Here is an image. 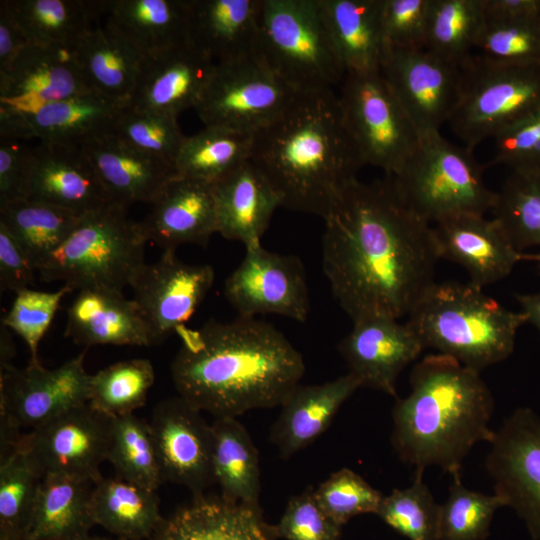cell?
<instances>
[{
	"mask_svg": "<svg viewBox=\"0 0 540 540\" xmlns=\"http://www.w3.org/2000/svg\"><path fill=\"white\" fill-rule=\"evenodd\" d=\"M314 495L325 513L343 526L357 515L376 514L384 495L348 468L332 473Z\"/></svg>",
	"mask_w": 540,
	"mask_h": 540,
	"instance_id": "cell-50",
	"label": "cell"
},
{
	"mask_svg": "<svg viewBox=\"0 0 540 540\" xmlns=\"http://www.w3.org/2000/svg\"><path fill=\"white\" fill-rule=\"evenodd\" d=\"M211 429L213 477L221 496L260 507L259 453L247 429L234 417L215 418Z\"/></svg>",
	"mask_w": 540,
	"mask_h": 540,
	"instance_id": "cell-38",
	"label": "cell"
},
{
	"mask_svg": "<svg viewBox=\"0 0 540 540\" xmlns=\"http://www.w3.org/2000/svg\"><path fill=\"white\" fill-rule=\"evenodd\" d=\"M149 424L163 480L204 495L214 477L212 429L201 411L178 395L159 402Z\"/></svg>",
	"mask_w": 540,
	"mask_h": 540,
	"instance_id": "cell-18",
	"label": "cell"
},
{
	"mask_svg": "<svg viewBox=\"0 0 540 540\" xmlns=\"http://www.w3.org/2000/svg\"><path fill=\"white\" fill-rule=\"evenodd\" d=\"M107 461L118 477L144 488L164 482L150 424L134 414L111 418Z\"/></svg>",
	"mask_w": 540,
	"mask_h": 540,
	"instance_id": "cell-42",
	"label": "cell"
},
{
	"mask_svg": "<svg viewBox=\"0 0 540 540\" xmlns=\"http://www.w3.org/2000/svg\"><path fill=\"white\" fill-rule=\"evenodd\" d=\"M526 322L531 323L540 334V292L516 295Z\"/></svg>",
	"mask_w": 540,
	"mask_h": 540,
	"instance_id": "cell-59",
	"label": "cell"
},
{
	"mask_svg": "<svg viewBox=\"0 0 540 540\" xmlns=\"http://www.w3.org/2000/svg\"><path fill=\"white\" fill-rule=\"evenodd\" d=\"M261 0H190L189 42L215 63L256 57Z\"/></svg>",
	"mask_w": 540,
	"mask_h": 540,
	"instance_id": "cell-30",
	"label": "cell"
},
{
	"mask_svg": "<svg viewBox=\"0 0 540 540\" xmlns=\"http://www.w3.org/2000/svg\"><path fill=\"white\" fill-rule=\"evenodd\" d=\"M105 14L144 59L189 42L190 0H109Z\"/></svg>",
	"mask_w": 540,
	"mask_h": 540,
	"instance_id": "cell-32",
	"label": "cell"
},
{
	"mask_svg": "<svg viewBox=\"0 0 540 540\" xmlns=\"http://www.w3.org/2000/svg\"><path fill=\"white\" fill-rule=\"evenodd\" d=\"M360 387V381L349 372L322 384L297 385L280 406L270 432V441L280 456L288 459L321 436Z\"/></svg>",
	"mask_w": 540,
	"mask_h": 540,
	"instance_id": "cell-29",
	"label": "cell"
},
{
	"mask_svg": "<svg viewBox=\"0 0 540 540\" xmlns=\"http://www.w3.org/2000/svg\"><path fill=\"white\" fill-rule=\"evenodd\" d=\"M440 259L459 264L475 286L496 283L524 260L498 222L479 214H459L432 226Z\"/></svg>",
	"mask_w": 540,
	"mask_h": 540,
	"instance_id": "cell-23",
	"label": "cell"
},
{
	"mask_svg": "<svg viewBox=\"0 0 540 540\" xmlns=\"http://www.w3.org/2000/svg\"><path fill=\"white\" fill-rule=\"evenodd\" d=\"M493 164L518 172L540 171V110L494 137Z\"/></svg>",
	"mask_w": 540,
	"mask_h": 540,
	"instance_id": "cell-54",
	"label": "cell"
},
{
	"mask_svg": "<svg viewBox=\"0 0 540 540\" xmlns=\"http://www.w3.org/2000/svg\"><path fill=\"white\" fill-rule=\"evenodd\" d=\"M297 95L256 57L216 63L194 108L205 126L255 133Z\"/></svg>",
	"mask_w": 540,
	"mask_h": 540,
	"instance_id": "cell-11",
	"label": "cell"
},
{
	"mask_svg": "<svg viewBox=\"0 0 540 540\" xmlns=\"http://www.w3.org/2000/svg\"><path fill=\"white\" fill-rule=\"evenodd\" d=\"M127 207L109 203L81 215L64 243L38 267L45 282L62 281L72 290L102 287L123 292L145 264L147 242Z\"/></svg>",
	"mask_w": 540,
	"mask_h": 540,
	"instance_id": "cell-6",
	"label": "cell"
},
{
	"mask_svg": "<svg viewBox=\"0 0 540 540\" xmlns=\"http://www.w3.org/2000/svg\"><path fill=\"white\" fill-rule=\"evenodd\" d=\"M523 259L524 260L537 261L539 263V265H540V253H537V254H524Z\"/></svg>",
	"mask_w": 540,
	"mask_h": 540,
	"instance_id": "cell-62",
	"label": "cell"
},
{
	"mask_svg": "<svg viewBox=\"0 0 540 540\" xmlns=\"http://www.w3.org/2000/svg\"><path fill=\"white\" fill-rule=\"evenodd\" d=\"M485 466L494 493L524 521L530 536L540 540V417L519 407L494 431Z\"/></svg>",
	"mask_w": 540,
	"mask_h": 540,
	"instance_id": "cell-12",
	"label": "cell"
},
{
	"mask_svg": "<svg viewBox=\"0 0 540 540\" xmlns=\"http://www.w3.org/2000/svg\"><path fill=\"white\" fill-rule=\"evenodd\" d=\"M250 161L281 207L322 219L363 166L334 90L297 93L254 133Z\"/></svg>",
	"mask_w": 540,
	"mask_h": 540,
	"instance_id": "cell-3",
	"label": "cell"
},
{
	"mask_svg": "<svg viewBox=\"0 0 540 540\" xmlns=\"http://www.w3.org/2000/svg\"><path fill=\"white\" fill-rule=\"evenodd\" d=\"M154 381V368L148 359L114 363L91 375L88 404L109 418L133 414L145 404Z\"/></svg>",
	"mask_w": 540,
	"mask_h": 540,
	"instance_id": "cell-43",
	"label": "cell"
},
{
	"mask_svg": "<svg viewBox=\"0 0 540 540\" xmlns=\"http://www.w3.org/2000/svg\"><path fill=\"white\" fill-rule=\"evenodd\" d=\"M338 99L363 166L396 175L418 147L420 135L380 70L347 73Z\"/></svg>",
	"mask_w": 540,
	"mask_h": 540,
	"instance_id": "cell-10",
	"label": "cell"
},
{
	"mask_svg": "<svg viewBox=\"0 0 540 540\" xmlns=\"http://www.w3.org/2000/svg\"><path fill=\"white\" fill-rule=\"evenodd\" d=\"M323 220V270L351 321L408 316L435 282L440 256L432 226L402 201L391 178H353Z\"/></svg>",
	"mask_w": 540,
	"mask_h": 540,
	"instance_id": "cell-1",
	"label": "cell"
},
{
	"mask_svg": "<svg viewBox=\"0 0 540 540\" xmlns=\"http://www.w3.org/2000/svg\"><path fill=\"white\" fill-rule=\"evenodd\" d=\"M214 279L211 265L185 263L175 250H164L156 262L141 267L130 287L150 329L152 345L161 344L184 326Z\"/></svg>",
	"mask_w": 540,
	"mask_h": 540,
	"instance_id": "cell-17",
	"label": "cell"
},
{
	"mask_svg": "<svg viewBox=\"0 0 540 540\" xmlns=\"http://www.w3.org/2000/svg\"><path fill=\"white\" fill-rule=\"evenodd\" d=\"M23 198L79 215L113 203L81 146L45 143L30 149Z\"/></svg>",
	"mask_w": 540,
	"mask_h": 540,
	"instance_id": "cell-21",
	"label": "cell"
},
{
	"mask_svg": "<svg viewBox=\"0 0 540 540\" xmlns=\"http://www.w3.org/2000/svg\"><path fill=\"white\" fill-rule=\"evenodd\" d=\"M10 329L1 324L0 326V370L12 366V360L16 354V347L10 333Z\"/></svg>",
	"mask_w": 540,
	"mask_h": 540,
	"instance_id": "cell-60",
	"label": "cell"
},
{
	"mask_svg": "<svg viewBox=\"0 0 540 540\" xmlns=\"http://www.w3.org/2000/svg\"><path fill=\"white\" fill-rule=\"evenodd\" d=\"M215 64L190 42L146 58L128 107L178 118L196 107Z\"/></svg>",
	"mask_w": 540,
	"mask_h": 540,
	"instance_id": "cell-24",
	"label": "cell"
},
{
	"mask_svg": "<svg viewBox=\"0 0 540 540\" xmlns=\"http://www.w3.org/2000/svg\"><path fill=\"white\" fill-rule=\"evenodd\" d=\"M485 22L540 17V0H482Z\"/></svg>",
	"mask_w": 540,
	"mask_h": 540,
	"instance_id": "cell-58",
	"label": "cell"
},
{
	"mask_svg": "<svg viewBox=\"0 0 540 540\" xmlns=\"http://www.w3.org/2000/svg\"><path fill=\"white\" fill-rule=\"evenodd\" d=\"M430 0H382L385 48L425 49Z\"/></svg>",
	"mask_w": 540,
	"mask_h": 540,
	"instance_id": "cell-53",
	"label": "cell"
},
{
	"mask_svg": "<svg viewBox=\"0 0 540 540\" xmlns=\"http://www.w3.org/2000/svg\"><path fill=\"white\" fill-rule=\"evenodd\" d=\"M415 472L412 484L384 496L376 515L408 540H438L440 504Z\"/></svg>",
	"mask_w": 540,
	"mask_h": 540,
	"instance_id": "cell-47",
	"label": "cell"
},
{
	"mask_svg": "<svg viewBox=\"0 0 540 540\" xmlns=\"http://www.w3.org/2000/svg\"><path fill=\"white\" fill-rule=\"evenodd\" d=\"M338 343L349 373L368 387L397 398L396 383L406 366L425 349L406 322L389 317H369L355 322Z\"/></svg>",
	"mask_w": 540,
	"mask_h": 540,
	"instance_id": "cell-19",
	"label": "cell"
},
{
	"mask_svg": "<svg viewBox=\"0 0 540 540\" xmlns=\"http://www.w3.org/2000/svg\"><path fill=\"white\" fill-rule=\"evenodd\" d=\"M127 106L90 92L47 104L30 113L0 111L1 138L78 145L114 131Z\"/></svg>",
	"mask_w": 540,
	"mask_h": 540,
	"instance_id": "cell-22",
	"label": "cell"
},
{
	"mask_svg": "<svg viewBox=\"0 0 540 540\" xmlns=\"http://www.w3.org/2000/svg\"><path fill=\"white\" fill-rule=\"evenodd\" d=\"M81 540H124V539H120V538H117V539H110V538H101V537H90V536H87Z\"/></svg>",
	"mask_w": 540,
	"mask_h": 540,
	"instance_id": "cell-63",
	"label": "cell"
},
{
	"mask_svg": "<svg viewBox=\"0 0 540 540\" xmlns=\"http://www.w3.org/2000/svg\"><path fill=\"white\" fill-rule=\"evenodd\" d=\"M114 133L134 148L171 165L174 169L175 160L186 137L176 117L128 106L121 112Z\"/></svg>",
	"mask_w": 540,
	"mask_h": 540,
	"instance_id": "cell-48",
	"label": "cell"
},
{
	"mask_svg": "<svg viewBox=\"0 0 540 540\" xmlns=\"http://www.w3.org/2000/svg\"><path fill=\"white\" fill-rule=\"evenodd\" d=\"M425 348L481 371L507 359L523 313L513 312L470 282H434L408 315Z\"/></svg>",
	"mask_w": 540,
	"mask_h": 540,
	"instance_id": "cell-5",
	"label": "cell"
},
{
	"mask_svg": "<svg viewBox=\"0 0 540 540\" xmlns=\"http://www.w3.org/2000/svg\"><path fill=\"white\" fill-rule=\"evenodd\" d=\"M224 295L239 317L274 314L305 322L310 296L305 267L296 255L245 248L240 264L226 278Z\"/></svg>",
	"mask_w": 540,
	"mask_h": 540,
	"instance_id": "cell-13",
	"label": "cell"
},
{
	"mask_svg": "<svg viewBox=\"0 0 540 540\" xmlns=\"http://www.w3.org/2000/svg\"><path fill=\"white\" fill-rule=\"evenodd\" d=\"M256 58L297 93L334 90L346 75L318 0H261Z\"/></svg>",
	"mask_w": 540,
	"mask_h": 540,
	"instance_id": "cell-7",
	"label": "cell"
},
{
	"mask_svg": "<svg viewBox=\"0 0 540 540\" xmlns=\"http://www.w3.org/2000/svg\"><path fill=\"white\" fill-rule=\"evenodd\" d=\"M93 482L49 474L41 481L24 540H81L95 525L90 509Z\"/></svg>",
	"mask_w": 540,
	"mask_h": 540,
	"instance_id": "cell-35",
	"label": "cell"
},
{
	"mask_svg": "<svg viewBox=\"0 0 540 540\" xmlns=\"http://www.w3.org/2000/svg\"><path fill=\"white\" fill-rule=\"evenodd\" d=\"M73 290L63 285L53 292L37 291L29 288L15 293L9 311L1 324L19 335L30 352L31 363H39V344L50 327L62 298Z\"/></svg>",
	"mask_w": 540,
	"mask_h": 540,
	"instance_id": "cell-51",
	"label": "cell"
},
{
	"mask_svg": "<svg viewBox=\"0 0 540 540\" xmlns=\"http://www.w3.org/2000/svg\"><path fill=\"white\" fill-rule=\"evenodd\" d=\"M334 50L346 74L380 70L385 51L382 0H318Z\"/></svg>",
	"mask_w": 540,
	"mask_h": 540,
	"instance_id": "cell-33",
	"label": "cell"
},
{
	"mask_svg": "<svg viewBox=\"0 0 540 540\" xmlns=\"http://www.w3.org/2000/svg\"><path fill=\"white\" fill-rule=\"evenodd\" d=\"M491 211L519 252L540 245V171H512Z\"/></svg>",
	"mask_w": 540,
	"mask_h": 540,
	"instance_id": "cell-44",
	"label": "cell"
},
{
	"mask_svg": "<svg viewBox=\"0 0 540 540\" xmlns=\"http://www.w3.org/2000/svg\"><path fill=\"white\" fill-rule=\"evenodd\" d=\"M110 422L86 403L23 434L21 446L43 477L68 475L96 483L107 460Z\"/></svg>",
	"mask_w": 540,
	"mask_h": 540,
	"instance_id": "cell-15",
	"label": "cell"
},
{
	"mask_svg": "<svg viewBox=\"0 0 540 540\" xmlns=\"http://www.w3.org/2000/svg\"><path fill=\"white\" fill-rule=\"evenodd\" d=\"M42 479L21 441L15 451L0 458V530L24 540Z\"/></svg>",
	"mask_w": 540,
	"mask_h": 540,
	"instance_id": "cell-45",
	"label": "cell"
},
{
	"mask_svg": "<svg viewBox=\"0 0 540 540\" xmlns=\"http://www.w3.org/2000/svg\"><path fill=\"white\" fill-rule=\"evenodd\" d=\"M410 386L392 409L393 449L415 471L436 466L460 474L472 448L493 436L489 387L479 371L439 353L416 363Z\"/></svg>",
	"mask_w": 540,
	"mask_h": 540,
	"instance_id": "cell-4",
	"label": "cell"
},
{
	"mask_svg": "<svg viewBox=\"0 0 540 540\" xmlns=\"http://www.w3.org/2000/svg\"><path fill=\"white\" fill-rule=\"evenodd\" d=\"M452 477L448 497L440 504L438 540H485L495 512L506 506L504 500L466 488L460 474Z\"/></svg>",
	"mask_w": 540,
	"mask_h": 540,
	"instance_id": "cell-46",
	"label": "cell"
},
{
	"mask_svg": "<svg viewBox=\"0 0 540 540\" xmlns=\"http://www.w3.org/2000/svg\"><path fill=\"white\" fill-rule=\"evenodd\" d=\"M28 45L25 33L8 1H0V75L10 69L21 51Z\"/></svg>",
	"mask_w": 540,
	"mask_h": 540,
	"instance_id": "cell-57",
	"label": "cell"
},
{
	"mask_svg": "<svg viewBox=\"0 0 540 540\" xmlns=\"http://www.w3.org/2000/svg\"><path fill=\"white\" fill-rule=\"evenodd\" d=\"M90 89L123 106L134 92L144 57L106 23L96 25L74 48Z\"/></svg>",
	"mask_w": 540,
	"mask_h": 540,
	"instance_id": "cell-34",
	"label": "cell"
},
{
	"mask_svg": "<svg viewBox=\"0 0 540 540\" xmlns=\"http://www.w3.org/2000/svg\"><path fill=\"white\" fill-rule=\"evenodd\" d=\"M254 133L205 126L185 137L175 160L177 176L213 184L250 160Z\"/></svg>",
	"mask_w": 540,
	"mask_h": 540,
	"instance_id": "cell-39",
	"label": "cell"
},
{
	"mask_svg": "<svg viewBox=\"0 0 540 540\" xmlns=\"http://www.w3.org/2000/svg\"><path fill=\"white\" fill-rule=\"evenodd\" d=\"M36 267L23 247L0 223V289L18 291L28 288L34 280Z\"/></svg>",
	"mask_w": 540,
	"mask_h": 540,
	"instance_id": "cell-55",
	"label": "cell"
},
{
	"mask_svg": "<svg viewBox=\"0 0 540 540\" xmlns=\"http://www.w3.org/2000/svg\"><path fill=\"white\" fill-rule=\"evenodd\" d=\"M139 225L145 239L163 251L176 250L184 244L206 246L217 233L212 185L176 175Z\"/></svg>",
	"mask_w": 540,
	"mask_h": 540,
	"instance_id": "cell-25",
	"label": "cell"
},
{
	"mask_svg": "<svg viewBox=\"0 0 540 540\" xmlns=\"http://www.w3.org/2000/svg\"><path fill=\"white\" fill-rule=\"evenodd\" d=\"M30 147L20 140L0 141V207L23 198Z\"/></svg>",
	"mask_w": 540,
	"mask_h": 540,
	"instance_id": "cell-56",
	"label": "cell"
},
{
	"mask_svg": "<svg viewBox=\"0 0 540 540\" xmlns=\"http://www.w3.org/2000/svg\"><path fill=\"white\" fill-rule=\"evenodd\" d=\"M90 92L74 48L29 44L0 75V111L30 113Z\"/></svg>",
	"mask_w": 540,
	"mask_h": 540,
	"instance_id": "cell-20",
	"label": "cell"
},
{
	"mask_svg": "<svg viewBox=\"0 0 540 540\" xmlns=\"http://www.w3.org/2000/svg\"><path fill=\"white\" fill-rule=\"evenodd\" d=\"M64 335L86 348L152 346L150 329L134 300L102 287L78 290L67 309Z\"/></svg>",
	"mask_w": 540,
	"mask_h": 540,
	"instance_id": "cell-27",
	"label": "cell"
},
{
	"mask_svg": "<svg viewBox=\"0 0 540 540\" xmlns=\"http://www.w3.org/2000/svg\"><path fill=\"white\" fill-rule=\"evenodd\" d=\"M0 540H23L19 534L0 530Z\"/></svg>",
	"mask_w": 540,
	"mask_h": 540,
	"instance_id": "cell-61",
	"label": "cell"
},
{
	"mask_svg": "<svg viewBox=\"0 0 540 540\" xmlns=\"http://www.w3.org/2000/svg\"><path fill=\"white\" fill-rule=\"evenodd\" d=\"M341 530L321 508L312 488L292 496L279 522L271 525L273 536L284 540H340Z\"/></svg>",
	"mask_w": 540,
	"mask_h": 540,
	"instance_id": "cell-52",
	"label": "cell"
},
{
	"mask_svg": "<svg viewBox=\"0 0 540 540\" xmlns=\"http://www.w3.org/2000/svg\"><path fill=\"white\" fill-rule=\"evenodd\" d=\"M29 44L75 48L99 24L107 1L7 0Z\"/></svg>",
	"mask_w": 540,
	"mask_h": 540,
	"instance_id": "cell-36",
	"label": "cell"
},
{
	"mask_svg": "<svg viewBox=\"0 0 540 540\" xmlns=\"http://www.w3.org/2000/svg\"><path fill=\"white\" fill-rule=\"evenodd\" d=\"M113 203L152 205L177 174L171 165L128 144L112 132L81 145Z\"/></svg>",
	"mask_w": 540,
	"mask_h": 540,
	"instance_id": "cell-26",
	"label": "cell"
},
{
	"mask_svg": "<svg viewBox=\"0 0 540 540\" xmlns=\"http://www.w3.org/2000/svg\"><path fill=\"white\" fill-rule=\"evenodd\" d=\"M380 72L421 137L440 133L461 94V67L426 49L385 48Z\"/></svg>",
	"mask_w": 540,
	"mask_h": 540,
	"instance_id": "cell-14",
	"label": "cell"
},
{
	"mask_svg": "<svg viewBox=\"0 0 540 540\" xmlns=\"http://www.w3.org/2000/svg\"><path fill=\"white\" fill-rule=\"evenodd\" d=\"M484 25L482 0H430L425 49L461 66Z\"/></svg>",
	"mask_w": 540,
	"mask_h": 540,
	"instance_id": "cell-41",
	"label": "cell"
},
{
	"mask_svg": "<svg viewBox=\"0 0 540 540\" xmlns=\"http://www.w3.org/2000/svg\"><path fill=\"white\" fill-rule=\"evenodd\" d=\"M459 102L448 123L465 147L540 110V62L499 63L471 55L460 66Z\"/></svg>",
	"mask_w": 540,
	"mask_h": 540,
	"instance_id": "cell-9",
	"label": "cell"
},
{
	"mask_svg": "<svg viewBox=\"0 0 540 540\" xmlns=\"http://www.w3.org/2000/svg\"><path fill=\"white\" fill-rule=\"evenodd\" d=\"M260 507L205 495L163 518L150 540H274Z\"/></svg>",
	"mask_w": 540,
	"mask_h": 540,
	"instance_id": "cell-31",
	"label": "cell"
},
{
	"mask_svg": "<svg viewBox=\"0 0 540 540\" xmlns=\"http://www.w3.org/2000/svg\"><path fill=\"white\" fill-rule=\"evenodd\" d=\"M85 351L55 369L41 363L0 370V417L18 428H36L60 414L88 403L91 374Z\"/></svg>",
	"mask_w": 540,
	"mask_h": 540,
	"instance_id": "cell-16",
	"label": "cell"
},
{
	"mask_svg": "<svg viewBox=\"0 0 540 540\" xmlns=\"http://www.w3.org/2000/svg\"><path fill=\"white\" fill-rule=\"evenodd\" d=\"M475 48L499 63L540 62V17L485 22Z\"/></svg>",
	"mask_w": 540,
	"mask_h": 540,
	"instance_id": "cell-49",
	"label": "cell"
},
{
	"mask_svg": "<svg viewBox=\"0 0 540 540\" xmlns=\"http://www.w3.org/2000/svg\"><path fill=\"white\" fill-rule=\"evenodd\" d=\"M217 233L245 248L261 244L280 200L249 160L212 184Z\"/></svg>",
	"mask_w": 540,
	"mask_h": 540,
	"instance_id": "cell-28",
	"label": "cell"
},
{
	"mask_svg": "<svg viewBox=\"0 0 540 540\" xmlns=\"http://www.w3.org/2000/svg\"><path fill=\"white\" fill-rule=\"evenodd\" d=\"M483 168L471 149L436 133L421 137L402 169L389 177L402 201L431 225L453 215H484L492 209L496 192L485 184Z\"/></svg>",
	"mask_w": 540,
	"mask_h": 540,
	"instance_id": "cell-8",
	"label": "cell"
},
{
	"mask_svg": "<svg viewBox=\"0 0 540 540\" xmlns=\"http://www.w3.org/2000/svg\"><path fill=\"white\" fill-rule=\"evenodd\" d=\"M81 215L44 202L21 198L0 207V223L38 265L72 233Z\"/></svg>",
	"mask_w": 540,
	"mask_h": 540,
	"instance_id": "cell-40",
	"label": "cell"
},
{
	"mask_svg": "<svg viewBox=\"0 0 540 540\" xmlns=\"http://www.w3.org/2000/svg\"><path fill=\"white\" fill-rule=\"evenodd\" d=\"M155 492L118 476L102 477L90 497L95 525L124 540L150 538L163 520Z\"/></svg>",
	"mask_w": 540,
	"mask_h": 540,
	"instance_id": "cell-37",
	"label": "cell"
},
{
	"mask_svg": "<svg viewBox=\"0 0 540 540\" xmlns=\"http://www.w3.org/2000/svg\"><path fill=\"white\" fill-rule=\"evenodd\" d=\"M171 364L178 395L215 418L281 406L305 372L301 353L272 324L237 317L177 329Z\"/></svg>",
	"mask_w": 540,
	"mask_h": 540,
	"instance_id": "cell-2",
	"label": "cell"
}]
</instances>
